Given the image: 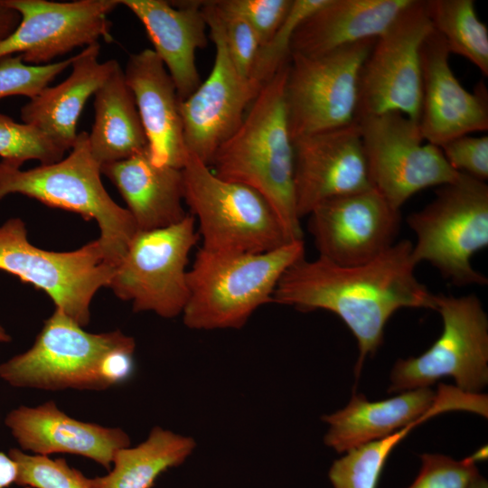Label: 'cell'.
Instances as JSON below:
<instances>
[{
  "label": "cell",
  "mask_w": 488,
  "mask_h": 488,
  "mask_svg": "<svg viewBox=\"0 0 488 488\" xmlns=\"http://www.w3.org/2000/svg\"><path fill=\"white\" fill-rule=\"evenodd\" d=\"M415 427L351 449L335 460L329 479L333 488H377L385 463L399 441Z\"/></svg>",
  "instance_id": "cell-29"
},
{
  "label": "cell",
  "mask_w": 488,
  "mask_h": 488,
  "mask_svg": "<svg viewBox=\"0 0 488 488\" xmlns=\"http://www.w3.org/2000/svg\"><path fill=\"white\" fill-rule=\"evenodd\" d=\"M216 3L242 17L254 30L261 47L281 27L293 0H216Z\"/></svg>",
  "instance_id": "cell-35"
},
{
  "label": "cell",
  "mask_w": 488,
  "mask_h": 488,
  "mask_svg": "<svg viewBox=\"0 0 488 488\" xmlns=\"http://www.w3.org/2000/svg\"><path fill=\"white\" fill-rule=\"evenodd\" d=\"M425 1L413 0L379 37L364 60L355 123L389 112L418 122L421 101V48L432 32Z\"/></svg>",
  "instance_id": "cell-13"
},
{
  "label": "cell",
  "mask_w": 488,
  "mask_h": 488,
  "mask_svg": "<svg viewBox=\"0 0 488 488\" xmlns=\"http://www.w3.org/2000/svg\"><path fill=\"white\" fill-rule=\"evenodd\" d=\"M74 57L41 66L25 64L21 54L1 58L0 99L19 95L33 99L70 67Z\"/></svg>",
  "instance_id": "cell-34"
},
{
  "label": "cell",
  "mask_w": 488,
  "mask_h": 488,
  "mask_svg": "<svg viewBox=\"0 0 488 488\" xmlns=\"http://www.w3.org/2000/svg\"><path fill=\"white\" fill-rule=\"evenodd\" d=\"M293 144L300 219L324 201L371 188L357 123L305 136Z\"/></svg>",
  "instance_id": "cell-18"
},
{
  "label": "cell",
  "mask_w": 488,
  "mask_h": 488,
  "mask_svg": "<svg viewBox=\"0 0 488 488\" xmlns=\"http://www.w3.org/2000/svg\"><path fill=\"white\" fill-rule=\"evenodd\" d=\"M101 165L92 155L88 133L78 134L68 156L51 164L23 171L0 162V200L20 193L43 204L94 220L106 261L116 267L138 230L130 212L119 206L103 186Z\"/></svg>",
  "instance_id": "cell-4"
},
{
  "label": "cell",
  "mask_w": 488,
  "mask_h": 488,
  "mask_svg": "<svg viewBox=\"0 0 488 488\" xmlns=\"http://www.w3.org/2000/svg\"><path fill=\"white\" fill-rule=\"evenodd\" d=\"M465 410L487 415V397L467 393L456 387L439 385L438 390L420 388L380 401L354 394L349 403L323 420L329 425L324 444L338 453L394 434L408 426H418L436 414Z\"/></svg>",
  "instance_id": "cell-15"
},
{
  "label": "cell",
  "mask_w": 488,
  "mask_h": 488,
  "mask_svg": "<svg viewBox=\"0 0 488 488\" xmlns=\"http://www.w3.org/2000/svg\"><path fill=\"white\" fill-rule=\"evenodd\" d=\"M432 28L450 54L472 62L488 76V29L478 17L473 0H425Z\"/></svg>",
  "instance_id": "cell-28"
},
{
  "label": "cell",
  "mask_w": 488,
  "mask_h": 488,
  "mask_svg": "<svg viewBox=\"0 0 488 488\" xmlns=\"http://www.w3.org/2000/svg\"><path fill=\"white\" fill-rule=\"evenodd\" d=\"M319 256L341 266L367 263L395 243L400 211L372 187L322 202L308 214Z\"/></svg>",
  "instance_id": "cell-17"
},
{
  "label": "cell",
  "mask_w": 488,
  "mask_h": 488,
  "mask_svg": "<svg viewBox=\"0 0 488 488\" xmlns=\"http://www.w3.org/2000/svg\"><path fill=\"white\" fill-rule=\"evenodd\" d=\"M21 22L20 13L5 0H0V42L8 38Z\"/></svg>",
  "instance_id": "cell-38"
},
{
  "label": "cell",
  "mask_w": 488,
  "mask_h": 488,
  "mask_svg": "<svg viewBox=\"0 0 488 488\" xmlns=\"http://www.w3.org/2000/svg\"><path fill=\"white\" fill-rule=\"evenodd\" d=\"M147 139L151 160L182 169L187 155L176 88L152 49L129 55L124 70Z\"/></svg>",
  "instance_id": "cell-21"
},
{
  "label": "cell",
  "mask_w": 488,
  "mask_h": 488,
  "mask_svg": "<svg viewBox=\"0 0 488 488\" xmlns=\"http://www.w3.org/2000/svg\"><path fill=\"white\" fill-rule=\"evenodd\" d=\"M114 268L98 239L72 251H51L29 241L20 218L0 225V270L45 292L56 308L82 327L90 321L94 296L108 287Z\"/></svg>",
  "instance_id": "cell-8"
},
{
  "label": "cell",
  "mask_w": 488,
  "mask_h": 488,
  "mask_svg": "<svg viewBox=\"0 0 488 488\" xmlns=\"http://www.w3.org/2000/svg\"><path fill=\"white\" fill-rule=\"evenodd\" d=\"M143 23L154 52L164 62L180 101L201 84L196 51L207 45L201 1L119 0Z\"/></svg>",
  "instance_id": "cell-22"
},
{
  "label": "cell",
  "mask_w": 488,
  "mask_h": 488,
  "mask_svg": "<svg viewBox=\"0 0 488 488\" xmlns=\"http://www.w3.org/2000/svg\"><path fill=\"white\" fill-rule=\"evenodd\" d=\"M8 455L16 463L15 484L33 488H90L89 478L70 467L63 458L28 455L11 448Z\"/></svg>",
  "instance_id": "cell-32"
},
{
  "label": "cell",
  "mask_w": 488,
  "mask_h": 488,
  "mask_svg": "<svg viewBox=\"0 0 488 488\" xmlns=\"http://www.w3.org/2000/svg\"><path fill=\"white\" fill-rule=\"evenodd\" d=\"M326 0H293L285 22L275 35L257 54L249 80L258 89L263 86L289 61L291 41L298 25Z\"/></svg>",
  "instance_id": "cell-31"
},
{
  "label": "cell",
  "mask_w": 488,
  "mask_h": 488,
  "mask_svg": "<svg viewBox=\"0 0 488 488\" xmlns=\"http://www.w3.org/2000/svg\"><path fill=\"white\" fill-rule=\"evenodd\" d=\"M371 187L395 210L417 192L455 181L440 147L425 143L418 122L398 112L356 122Z\"/></svg>",
  "instance_id": "cell-12"
},
{
  "label": "cell",
  "mask_w": 488,
  "mask_h": 488,
  "mask_svg": "<svg viewBox=\"0 0 488 488\" xmlns=\"http://www.w3.org/2000/svg\"><path fill=\"white\" fill-rule=\"evenodd\" d=\"M411 252V241L402 239L361 265L341 266L321 257H304L283 274L273 302L339 316L357 340L359 376L366 357L382 344L385 325L396 311L436 308V294L415 275Z\"/></svg>",
  "instance_id": "cell-1"
},
{
  "label": "cell",
  "mask_w": 488,
  "mask_h": 488,
  "mask_svg": "<svg viewBox=\"0 0 488 488\" xmlns=\"http://www.w3.org/2000/svg\"><path fill=\"white\" fill-rule=\"evenodd\" d=\"M182 174L184 202L198 221L201 249L260 253L290 242L276 212L256 190L218 177L190 153Z\"/></svg>",
  "instance_id": "cell-7"
},
{
  "label": "cell",
  "mask_w": 488,
  "mask_h": 488,
  "mask_svg": "<svg viewBox=\"0 0 488 488\" xmlns=\"http://www.w3.org/2000/svg\"><path fill=\"white\" fill-rule=\"evenodd\" d=\"M201 7L215 46L214 62L207 79L180 101L179 110L187 153L209 165L217 149L239 128L260 89L237 71L212 1H201Z\"/></svg>",
  "instance_id": "cell-14"
},
{
  "label": "cell",
  "mask_w": 488,
  "mask_h": 488,
  "mask_svg": "<svg viewBox=\"0 0 488 488\" xmlns=\"http://www.w3.org/2000/svg\"><path fill=\"white\" fill-rule=\"evenodd\" d=\"M195 447L192 437L154 427L145 441L115 454L108 474L89 478L90 488H151L161 474L182 465Z\"/></svg>",
  "instance_id": "cell-27"
},
{
  "label": "cell",
  "mask_w": 488,
  "mask_h": 488,
  "mask_svg": "<svg viewBox=\"0 0 488 488\" xmlns=\"http://www.w3.org/2000/svg\"><path fill=\"white\" fill-rule=\"evenodd\" d=\"M304 257V239L260 253L200 249L187 271L183 324L193 330L243 327L258 307L273 302L283 274Z\"/></svg>",
  "instance_id": "cell-3"
},
{
  "label": "cell",
  "mask_w": 488,
  "mask_h": 488,
  "mask_svg": "<svg viewBox=\"0 0 488 488\" xmlns=\"http://www.w3.org/2000/svg\"><path fill=\"white\" fill-rule=\"evenodd\" d=\"M21 14L15 31L0 42V59L21 54L25 64L52 63L77 47L112 41L108 14L119 0H5Z\"/></svg>",
  "instance_id": "cell-16"
},
{
  "label": "cell",
  "mask_w": 488,
  "mask_h": 488,
  "mask_svg": "<svg viewBox=\"0 0 488 488\" xmlns=\"http://www.w3.org/2000/svg\"><path fill=\"white\" fill-rule=\"evenodd\" d=\"M130 346L135 339L121 331L86 332L55 307L32 347L0 363V379L15 388L104 390L115 386L111 353Z\"/></svg>",
  "instance_id": "cell-5"
},
{
  "label": "cell",
  "mask_w": 488,
  "mask_h": 488,
  "mask_svg": "<svg viewBox=\"0 0 488 488\" xmlns=\"http://www.w3.org/2000/svg\"><path fill=\"white\" fill-rule=\"evenodd\" d=\"M16 476V463L9 455L0 452V488H7L14 483Z\"/></svg>",
  "instance_id": "cell-39"
},
{
  "label": "cell",
  "mask_w": 488,
  "mask_h": 488,
  "mask_svg": "<svg viewBox=\"0 0 488 488\" xmlns=\"http://www.w3.org/2000/svg\"><path fill=\"white\" fill-rule=\"evenodd\" d=\"M5 424L23 451L42 456L58 453L80 455L107 469L115 454L131 443L123 429L73 418L54 401L19 406L8 412Z\"/></svg>",
  "instance_id": "cell-20"
},
{
  "label": "cell",
  "mask_w": 488,
  "mask_h": 488,
  "mask_svg": "<svg viewBox=\"0 0 488 488\" xmlns=\"http://www.w3.org/2000/svg\"><path fill=\"white\" fill-rule=\"evenodd\" d=\"M443 331L431 347L418 357L399 359L390 371L388 392L429 388L451 377L456 388L477 394L488 383V317L474 294L436 295Z\"/></svg>",
  "instance_id": "cell-9"
},
{
  "label": "cell",
  "mask_w": 488,
  "mask_h": 488,
  "mask_svg": "<svg viewBox=\"0 0 488 488\" xmlns=\"http://www.w3.org/2000/svg\"><path fill=\"white\" fill-rule=\"evenodd\" d=\"M470 456L475 463L480 461V460L483 461V460H484V458L486 459L487 458V447L483 446L482 448L477 450L474 454H473Z\"/></svg>",
  "instance_id": "cell-40"
},
{
  "label": "cell",
  "mask_w": 488,
  "mask_h": 488,
  "mask_svg": "<svg viewBox=\"0 0 488 488\" xmlns=\"http://www.w3.org/2000/svg\"><path fill=\"white\" fill-rule=\"evenodd\" d=\"M221 21L227 49L239 74L249 79L260 48L251 26L239 15L221 7L212 1Z\"/></svg>",
  "instance_id": "cell-36"
},
{
  "label": "cell",
  "mask_w": 488,
  "mask_h": 488,
  "mask_svg": "<svg viewBox=\"0 0 488 488\" xmlns=\"http://www.w3.org/2000/svg\"><path fill=\"white\" fill-rule=\"evenodd\" d=\"M449 165L458 173L477 180L488 179V136L465 135L440 147Z\"/></svg>",
  "instance_id": "cell-37"
},
{
  "label": "cell",
  "mask_w": 488,
  "mask_h": 488,
  "mask_svg": "<svg viewBox=\"0 0 488 488\" xmlns=\"http://www.w3.org/2000/svg\"><path fill=\"white\" fill-rule=\"evenodd\" d=\"M420 459V470L407 488H488L471 456L458 461L442 454H423Z\"/></svg>",
  "instance_id": "cell-33"
},
{
  "label": "cell",
  "mask_w": 488,
  "mask_h": 488,
  "mask_svg": "<svg viewBox=\"0 0 488 488\" xmlns=\"http://www.w3.org/2000/svg\"><path fill=\"white\" fill-rule=\"evenodd\" d=\"M288 64L263 86L209 167L218 177L259 192L276 212L287 239L295 241L303 239V230L296 207L294 144L285 106Z\"/></svg>",
  "instance_id": "cell-2"
},
{
  "label": "cell",
  "mask_w": 488,
  "mask_h": 488,
  "mask_svg": "<svg viewBox=\"0 0 488 488\" xmlns=\"http://www.w3.org/2000/svg\"><path fill=\"white\" fill-rule=\"evenodd\" d=\"M95 120L88 134L90 152L100 165L147 149L134 95L117 62L94 94Z\"/></svg>",
  "instance_id": "cell-26"
},
{
  "label": "cell",
  "mask_w": 488,
  "mask_h": 488,
  "mask_svg": "<svg viewBox=\"0 0 488 488\" xmlns=\"http://www.w3.org/2000/svg\"><path fill=\"white\" fill-rule=\"evenodd\" d=\"M101 174L118 190L138 230L165 228L188 215L182 169L155 164L147 149L101 165Z\"/></svg>",
  "instance_id": "cell-24"
},
{
  "label": "cell",
  "mask_w": 488,
  "mask_h": 488,
  "mask_svg": "<svg viewBox=\"0 0 488 488\" xmlns=\"http://www.w3.org/2000/svg\"><path fill=\"white\" fill-rule=\"evenodd\" d=\"M408 225L416 235L412 259L428 262L455 286H485L473 256L488 246V185L465 174L440 186L424 208L411 212Z\"/></svg>",
  "instance_id": "cell-6"
},
{
  "label": "cell",
  "mask_w": 488,
  "mask_h": 488,
  "mask_svg": "<svg viewBox=\"0 0 488 488\" xmlns=\"http://www.w3.org/2000/svg\"><path fill=\"white\" fill-rule=\"evenodd\" d=\"M12 338L10 334L6 332L5 327L0 323V343H9L11 342Z\"/></svg>",
  "instance_id": "cell-41"
},
{
  "label": "cell",
  "mask_w": 488,
  "mask_h": 488,
  "mask_svg": "<svg viewBox=\"0 0 488 488\" xmlns=\"http://www.w3.org/2000/svg\"><path fill=\"white\" fill-rule=\"evenodd\" d=\"M450 52L434 30L421 48V101L418 128L426 142L441 147L448 141L488 129L487 91L479 84L465 89L449 62Z\"/></svg>",
  "instance_id": "cell-19"
},
{
  "label": "cell",
  "mask_w": 488,
  "mask_h": 488,
  "mask_svg": "<svg viewBox=\"0 0 488 488\" xmlns=\"http://www.w3.org/2000/svg\"><path fill=\"white\" fill-rule=\"evenodd\" d=\"M66 150L38 128L17 123L0 113V156L2 160L21 167L27 160H38L41 164L61 161Z\"/></svg>",
  "instance_id": "cell-30"
},
{
  "label": "cell",
  "mask_w": 488,
  "mask_h": 488,
  "mask_svg": "<svg viewBox=\"0 0 488 488\" xmlns=\"http://www.w3.org/2000/svg\"><path fill=\"white\" fill-rule=\"evenodd\" d=\"M199 239L192 214L165 228L137 230L108 287L131 302L134 312L182 314L189 296L186 267Z\"/></svg>",
  "instance_id": "cell-10"
},
{
  "label": "cell",
  "mask_w": 488,
  "mask_h": 488,
  "mask_svg": "<svg viewBox=\"0 0 488 488\" xmlns=\"http://www.w3.org/2000/svg\"><path fill=\"white\" fill-rule=\"evenodd\" d=\"M99 42L75 55L62 82L46 87L21 108L23 123L42 131L66 151L73 146L79 117L87 100L107 80L117 61L99 60Z\"/></svg>",
  "instance_id": "cell-25"
},
{
  "label": "cell",
  "mask_w": 488,
  "mask_h": 488,
  "mask_svg": "<svg viewBox=\"0 0 488 488\" xmlns=\"http://www.w3.org/2000/svg\"><path fill=\"white\" fill-rule=\"evenodd\" d=\"M374 42L318 55L291 53L285 106L293 141L355 123L359 74Z\"/></svg>",
  "instance_id": "cell-11"
},
{
  "label": "cell",
  "mask_w": 488,
  "mask_h": 488,
  "mask_svg": "<svg viewBox=\"0 0 488 488\" xmlns=\"http://www.w3.org/2000/svg\"><path fill=\"white\" fill-rule=\"evenodd\" d=\"M413 0H326L296 28L291 53L318 55L382 34Z\"/></svg>",
  "instance_id": "cell-23"
}]
</instances>
